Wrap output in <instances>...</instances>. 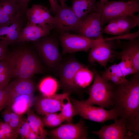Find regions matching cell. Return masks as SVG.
<instances>
[{
    "label": "cell",
    "instance_id": "40",
    "mask_svg": "<svg viewBox=\"0 0 139 139\" xmlns=\"http://www.w3.org/2000/svg\"><path fill=\"white\" fill-rule=\"evenodd\" d=\"M6 109L3 112V117L4 122L8 124L11 118L12 110L10 106L6 107Z\"/></svg>",
    "mask_w": 139,
    "mask_h": 139
},
{
    "label": "cell",
    "instance_id": "17",
    "mask_svg": "<svg viewBox=\"0 0 139 139\" xmlns=\"http://www.w3.org/2000/svg\"><path fill=\"white\" fill-rule=\"evenodd\" d=\"M53 29V25L49 24H36L27 22L20 33L18 43L36 41L49 35Z\"/></svg>",
    "mask_w": 139,
    "mask_h": 139
},
{
    "label": "cell",
    "instance_id": "28",
    "mask_svg": "<svg viewBox=\"0 0 139 139\" xmlns=\"http://www.w3.org/2000/svg\"><path fill=\"white\" fill-rule=\"evenodd\" d=\"M67 101L62 105L60 112L61 115L65 121L67 123H72L73 117L77 115L76 110L73 105L70 97L66 99Z\"/></svg>",
    "mask_w": 139,
    "mask_h": 139
},
{
    "label": "cell",
    "instance_id": "9",
    "mask_svg": "<svg viewBox=\"0 0 139 139\" xmlns=\"http://www.w3.org/2000/svg\"><path fill=\"white\" fill-rule=\"evenodd\" d=\"M60 8L53 17V29L59 33L77 31L80 21L76 15L71 7L65 2L61 3Z\"/></svg>",
    "mask_w": 139,
    "mask_h": 139
},
{
    "label": "cell",
    "instance_id": "39",
    "mask_svg": "<svg viewBox=\"0 0 139 139\" xmlns=\"http://www.w3.org/2000/svg\"><path fill=\"white\" fill-rule=\"evenodd\" d=\"M20 9L26 14L29 3L31 0H15Z\"/></svg>",
    "mask_w": 139,
    "mask_h": 139
},
{
    "label": "cell",
    "instance_id": "43",
    "mask_svg": "<svg viewBox=\"0 0 139 139\" xmlns=\"http://www.w3.org/2000/svg\"><path fill=\"white\" fill-rule=\"evenodd\" d=\"M61 3H63V2H65L67 0H58Z\"/></svg>",
    "mask_w": 139,
    "mask_h": 139
},
{
    "label": "cell",
    "instance_id": "10",
    "mask_svg": "<svg viewBox=\"0 0 139 139\" xmlns=\"http://www.w3.org/2000/svg\"><path fill=\"white\" fill-rule=\"evenodd\" d=\"M88 128L82 119L77 123L61 124L49 132L51 137L57 139H86L88 136Z\"/></svg>",
    "mask_w": 139,
    "mask_h": 139
},
{
    "label": "cell",
    "instance_id": "37",
    "mask_svg": "<svg viewBox=\"0 0 139 139\" xmlns=\"http://www.w3.org/2000/svg\"><path fill=\"white\" fill-rule=\"evenodd\" d=\"M8 45L6 43L2 41L0 44V60L5 59L8 53Z\"/></svg>",
    "mask_w": 139,
    "mask_h": 139
},
{
    "label": "cell",
    "instance_id": "14",
    "mask_svg": "<svg viewBox=\"0 0 139 139\" xmlns=\"http://www.w3.org/2000/svg\"><path fill=\"white\" fill-rule=\"evenodd\" d=\"M114 121L113 123L103 126L100 130L92 133L100 139H136L121 118H118Z\"/></svg>",
    "mask_w": 139,
    "mask_h": 139
},
{
    "label": "cell",
    "instance_id": "32",
    "mask_svg": "<svg viewBox=\"0 0 139 139\" xmlns=\"http://www.w3.org/2000/svg\"><path fill=\"white\" fill-rule=\"evenodd\" d=\"M24 119L21 115L16 114L12 111L11 118L8 125L14 131L17 133V130Z\"/></svg>",
    "mask_w": 139,
    "mask_h": 139
},
{
    "label": "cell",
    "instance_id": "4",
    "mask_svg": "<svg viewBox=\"0 0 139 139\" xmlns=\"http://www.w3.org/2000/svg\"><path fill=\"white\" fill-rule=\"evenodd\" d=\"M96 12L100 15L103 24L118 18L135 14L139 12V1H108L103 4L97 3Z\"/></svg>",
    "mask_w": 139,
    "mask_h": 139
},
{
    "label": "cell",
    "instance_id": "3",
    "mask_svg": "<svg viewBox=\"0 0 139 139\" xmlns=\"http://www.w3.org/2000/svg\"><path fill=\"white\" fill-rule=\"evenodd\" d=\"M94 79L89 90V97L83 101L89 105L109 108L112 107V97L115 85L104 80L95 70L93 71Z\"/></svg>",
    "mask_w": 139,
    "mask_h": 139
},
{
    "label": "cell",
    "instance_id": "11",
    "mask_svg": "<svg viewBox=\"0 0 139 139\" xmlns=\"http://www.w3.org/2000/svg\"><path fill=\"white\" fill-rule=\"evenodd\" d=\"M112 40H105L103 37L94 40L93 45L88 56V60L92 63L96 62L106 68L107 62L113 57Z\"/></svg>",
    "mask_w": 139,
    "mask_h": 139
},
{
    "label": "cell",
    "instance_id": "8",
    "mask_svg": "<svg viewBox=\"0 0 139 139\" xmlns=\"http://www.w3.org/2000/svg\"><path fill=\"white\" fill-rule=\"evenodd\" d=\"M59 39L62 48V54L84 51L87 52L92 46L94 40L69 32L59 33Z\"/></svg>",
    "mask_w": 139,
    "mask_h": 139
},
{
    "label": "cell",
    "instance_id": "7",
    "mask_svg": "<svg viewBox=\"0 0 139 139\" xmlns=\"http://www.w3.org/2000/svg\"><path fill=\"white\" fill-rule=\"evenodd\" d=\"M26 14L20 10L15 16L0 26V40L8 45L18 43L20 33L27 22Z\"/></svg>",
    "mask_w": 139,
    "mask_h": 139
},
{
    "label": "cell",
    "instance_id": "19",
    "mask_svg": "<svg viewBox=\"0 0 139 139\" xmlns=\"http://www.w3.org/2000/svg\"><path fill=\"white\" fill-rule=\"evenodd\" d=\"M46 7L40 4H33L26 13L27 22L36 24H48L53 25V17Z\"/></svg>",
    "mask_w": 139,
    "mask_h": 139
},
{
    "label": "cell",
    "instance_id": "27",
    "mask_svg": "<svg viewBox=\"0 0 139 139\" xmlns=\"http://www.w3.org/2000/svg\"><path fill=\"white\" fill-rule=\"evenodd\" d=\"M58 87L57 80L51 77L44 79L40 83L39 89L43 95L49 97L56 94Z\"/></svg>",
    "mask_w": 139,
    "mask_h": 139
},
{
    "label": "cell",
    "instance_id": "36",
    "mask_svg": "<svg viewBox=\"0 0 139 139\" xmlns=\"http://www.w3.org/2000/svg\"><path fill=\"white\" fill-rule=\"evenodd\" d=\"M7 104V98L4 89L0 88V111Z\"/></svg>",
    "mask_w": 139,
    "mask_h": 139
},
{
    "label": "cell",
    "instance_id": "23",
    "mask_svg": "<svg viewBox=\"0 0 139 139\" xmlns=\"http://www.w3.org/2000/svg\"><path fill=\"white\" fill-rule=\"evenodd\" d=\"M101 76L105 80L111 82L116 85H123L127 82L118 64H114L101 72Z\"/></svg>",
    "mask_w": 139,
    "mask_h": 139
},
{
    "label": "cell",
    "instance_id": "35",
    "mask_svg": "<svg viewBox=\"0 0 139 139\" xmlns=\"http://www.w3.org/2000/svg\"><path fill=\"white\" fill-rule=\"evenodd\" d=\"M139 31L138 30L137 31L133 33H130L123 34L118 35L119 36L114 37L111 38L105 39L106 40H112L113 39H128L129 40H133L138 37Z\"/></svg>",
    "mask_w": 139,
    "mask_h": 139
},
{
    "label": "cell",
    "instance_id": "42",
    "mask_svg": "<svg viewBox=\"0 0 139 139\" xmlns=\"http://www.w3.org/2000/svg\"><path fill=\"white\" fill-rule=\"evenodd\" d=\"M109 0H100V1L98 2L99 4H103L107 2Z\"/></svg>",
    "mask_w": 139,
    "mask_h": 139
},
{
    "label": "cell",
    "instance_id": "29",
    "mask_svg": "<svg viewBox=\"0 0 139 139\" xmlns=\"http://www.w3.org/2000/svg\"><path fill=\"white\" fill-rule=\"evenodd\" d=\"M119 57L121 59L118 64L124 76L136 73L131 59L126 55L119 53Z\"/></svg>",
    "mask_w": 139,
    "mask_h": 139
},
{
    "label": "cell",
    "instance_id": "6",
    "mask_svg": "<svg viewBox=\"0 0 139 139\" xmlns=\"http://www.w3.org/2000/svg\"><path fill=\"white\" fill-rule=\"evenodd\" d=\"M71 102L76 110L77 115L85 119L103 123L109 120L114 121L119 117L117 111L115 108L106 110L74 99H72Z\"/></svg>",
    "mask_w": 139,
    "mask_h": 139
},
{
    "label": "cell",
    "instance_id": "21",
    "mask_svg": "<svg viewBox=\"0 0 139 139\" xmlns=\"http://www.w3.org/2000/svg\"><path fill=\"white\" fill-rule=\"evenodd\" d=\"M97 3L96 0H73L71 8L76 16L81 20L90 13L97 11Z\"/></svg>",
    "mask_w": 139,
    "mask_h": 139
},
{
    "label": "cell",
    "instance_id": "13",
    "mask_svg": "<svg viewBox=\"0 0 139 139\" xmlns=\"http://www.w3.org/2000/svg\"><path fill=\"white\" fill-rule=\"evenodd\" d=\"M70 92L56 94L49 97L43 95L37 98L35 103V109L41 116L60 111L65 100L70 97Z\"/></svg>",
    "mask_w": 139,
    "mask_h": 139
},
{
    "label": "cell",
    "instance_id": "41",
    "mask_svg": "<svg viewBox=\"0 0 139 139\" xmlns=\"http://www.w3.org/2000/svg\"><path fill=\"white\" fill-rule=\"evenodd\" d=\"M0 139H6V137L0 129Z\"/></svg>",
    "mask_w": 139,
    "mask_h": 139
},
{
    "label": "cell",
    "instance_id": "15",
    "mask_svg": "<svg viewBox=\"0 0 139 139\" xmlns=\"http://www.w3.org/2000/svg\"><path fill=\"white\" fill-rule=\"evenodd\" d=\"M103 28V32L118 35L129 33L131 29L139 26V14L126 16L114 19Z\"/></svg>",
    "mask_w": 139,
    "mask_h": 139
},
{
    "label": "cell",
    "instance_id": "33",
    "mask_svg": "<svg viewBox=\"0 0 139 139\" xmlns=\"http://www.w3.org/2000/svg\"><path fill=\"white\" fill-rule=\"evenodd\" d=\"M0 129L5 136L6 139L17 138L18 134L14 131L8 124L4 122H0Z\"/></svg>",
    "mask_w": 139,
    "mask_h": 139
},
{
    "label": "cell",
    "instance_id": "38",
    "mask_svg": "<svg viewBox=\"0 0 139 139\" xmlns=\"http://www.w3.org/2000/svg\"><path fill=\"white\" fill-rule=\"evenodd\" d=\"M50 5V12L56 15L60 8V5H59L57 0H48Z\"/></svg>",
    "mask_w": 139,
    "mask_h": 139
},
{
    "label": "cell",
    "instance_id": "26",
    "mask_svg": "<svg viewBox=\"0 0 139 139\" xmlns=\"http://www.w3.org/2000/svg\"><path fill=\"white\" fill-rule=\"evenodd\" d=\"M93 77V72L84 66L80 68L76 72L74 82L78 88L84 89L91 83Z\"/></svg>",
    "mask_w": 139,
    "mask_h": 139
},
{
    "label": "cell",
    "instance_id": "25",
    "mask_svg": "<svg viewBox=\"0 0 139 139\" xmlns=\"http://www.w3.org/2000/svg\"><path fill=\"white\" fill-rule=\"evenodd\" d=\"M27 120L33 132L37 135L39 139L46 138L48 133L44 128L42 119L30 109L26 112Z\"/></svg>",
    "mask_w": 139,
    "mask_h": 139
},
{
    "label": "cell",
    "instance_id": "2",
    "mask_svg": "<svg viewBox=\"0 0 139 139\" xmlns=\"http://www.w3.org/2000/svg\"><path fill=\"white\" fill-rule=\"evenodd\" d=\"M5 59L8 63L11 78L30 79L44 71L38 58L27 48L19 47L9 51Z\"/></svg>",
    "mask_w": 139,
    "mask_h": 139
},
{
    "label": "cell",
    "instance_id": "12",
    "mask_svg": "<svg viewBox=\"0 0 139 139\" xmlns=\"http://www.w3.org/2000/svg\"><path fill=\"white\" fill-rule=\"evenodd\" d=\"M101 17L96 11L90 13L80 20L77 32L79 34L92 40L103 38V25Z\"/></svg>",
    "mask_w": 139,
    "mask_h": 139
},
{
    "label": "cell",
    "instance_id": "18",
    "mask_svg": "<svg viewBox=\"0 0 139 139\" xmlns=\"http://www.w3.org/2000/svg\"><path fill=\"white\" fill-rule=\"evenodd\" d=\"M4 89L7 98V106L19 95L33 94L35 86L30 79L16 78L9 83Z\"/></svg>",
    "mask_w": 139,
    "mask_h": 139
},
{
    "label": "cell",
    "instance_id": "34",
    "mask_svg": "<svg viewBox=\"0 0 139 139\" xmlns=\"http://www.w3.org/2000/svg\"><path fill=\"white\" fill-rule=\"evenodd\" d=\"M32 131L27 119H24L18 129L17 133L20 135L22 139H28L29 135Z\"/></svg>",
    "mask_w": 139,
    "mask_h": 139
},
{
    "label": "cell",
    "instance_id": "20",
    "mask_svg": "<svg viewBox=\"0 0 139 139\" xmlns=\"http://www.w3.org/2000/svg\"><path fill=\"white\" fill-rule=\"evenodd\" d=\"M33 94L19 95L14 98L8 106H10L13 112L22 115L27 112L35 104L37 98Z\"/></svg>",
    "mask_w": 139,
    "mask_h": 139
},
{
    "label": "cell",
    "instance_id": "44",
    "mask_svg": "<svg viewBox=\"0 0 139 139\" xmlns=\"http://www.w3.org/2000/svg\"><path fill=\"white\" fill-rule=\"evenodd\" d=\"M2 41H0V44L2 42Z\"/></svg>",
    "mask_w": 139,
    "mask_h": 139
},
{
    "label": "cell",
    "instance_id": "24",
    "mask_svg": "<svg viewBox=\"0 0 139 139\" xmlns=\"http://www.w3.org/2000/svg\"><path fill=\"white\" fill-rule=\"evenodd\" d=\"M120 53L130 57L136 73H139V40L138 37L126 42Z\"/></svg>",
    "mask_w": 139,
    "mask_h": 139
},
{
    "label": "cell",
    "instance_id": "16",
    "mask_svg": "<svg viewBox=\"0 0 139 139\" xmlns=\"http://www.w3.org/2000/svg\"><path fill=\"white\" fill-rule=\"evenodd\" d=\"M84 66L73 59H69L62 63L58 75L62 85L67 92L78 89L74 82V76L78 70Z\"/></svg>",
    "mask_w": 139,
    "mask_h": 139
},
{
    "label": "cell",
    "instance_id": "5",
    "mask_svg": "<svg viewBox=\"0 0 139 139\" xmlns=\"http://www.w3.org/2000/svg\"><path fill=\"white\" fill-rule=\"evenodd\" d=\"M33 42L34 47L44 62L49 69L58 74L63 62L57 39L49 35Z\"/></svg>",
    "mask_w": 139,
    "mask_h": 139
},
{
    "label": "cell",
    "instance_id": "31",
    "mask_svg": "<svg viewBox=\"0 0 139 139\" xmlns=\"http://www.w3.org/2000/svg\"><path fill=\"white\" fill-rule=\"evenodd\" d=\"M42 120L44 126L50 127L58 126L65 121L60 113H52L45 115Z\"/></svg>",
    "mask_w": 139,
    "mask_h": 139
},
{
    "label": "cell",
    "instance_id": "30",
    "mask_svg": "<svg viewBox=\"0 0 139 139\" xmlns=\"http://www.w3.org/2000/svg\"><path fill=\"white\" fill-rule=\"evenodd\" d=\"M11 77L8 63L5 60H0V88L4 89L9 83Z\"/></svg>",
    "mask_w": 139,
    "mask_h": 139
},
{
    "label": "cell",
    "instance_id": "1",
    "mask_svg": "<svg viewBox=\"0 0 139 139\" xmlns=\"http://www.w3.org/2000/svg\"><path fill=\"white\" fill-rule=\"evenodd\" d=\"M112 101L118 118L124 120L136 139H139V73L134 74L126 83L115 85Z\"/></svg>",
    "mask_w": 139,
    "mask_h": 139
},
{
    "label": "cell",
    "instance_id": "22",
    "mask_svg": "<svg viewBox=\"0 0 139 139\" xmlns=\"http://www.w3.org/2000/svg\"><path fill=\"white\" fill-rule=\"evenodd\" d=\"M20 10L15 0H0V26L13 19Z\"/></svg>",
    "mask_w": 139,
    "mask_h": 139
},
{
    "label": "cell",
    "instance_id": "45",
    "mask_svg": "<svg viewBox=\"0 0 139 139\" xmlns=\"http://www.w3.org/2000/svg\"><path fill=\"white\" fill-rule=\"evenodd\" d=\"M138 0V1H139V0Z\"/></svg>",
    "mask_w": 139,
    "mask_h": 139
}]
</instances>
